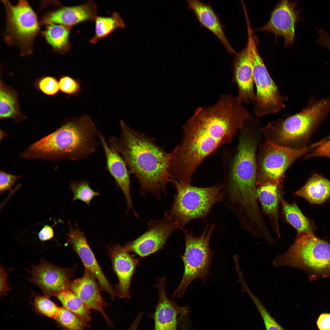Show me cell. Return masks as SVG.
<instances>
[{"instance_id":"6da1fadb","label":"cell","mask_w":330,"mask_h":330,"mask_svg":"<svg viewBox=\"0 0 330 330\" xmlns=\"http://www.w3.org/2000/svg\"><path fill=\"white\" fill-rule=\"evenodd\" d=\"M247 109L234 97L223 94L213 105L197 108L183 127L181 142L169 153L171 178L190 184L202 162L219 147L232 142L250 117Z\"/></svg>"},{"instance_id":"7a4b0ae2","label":"cell","mask_w":330,"mask_h":330,"mask_svg":"<svg viewBox=\"0 0 330 330\" xmlns=\"http://www.w3.org/2000/svg\"><path fill=\"white\" fill-rule=\"evenodd\" d=\"M120 127L119 137H111L110 146L121 155L130 173L138 179L141 195L150 193L161 200L162 194H167L171 178L169 153L154 138L135 130L123 120Z\"/></svg>"},{"instance_id":"3957f363","label":"cell","mask_w":330,"mask_h":330,"mask_svg":"<svg viewBox=\"0 0 330 330\" xmlns=\"http://www.w3.org/2000/svg\"><path fill=\"white\" fill-rule=\"evenodd\" d=\"M99 132L89 116L75 118L31 145L20 156L25 159L77 161L94 152Z\"/></svg>"},{"instance_id":"277c9868","label":"cell","mask_w":330,"mask_h":330,"mask_svg":"<svg viewBox=\"0 0 330 330\" xmlns=\"http://www.w3.org/2000/svg\"><path fill=\"white\" fill-rule=\"evenodd\" d=\"M256 143L246 133L240 137L229 180L224 185L223 201L236 215L251 218L261 214L257 202Z\"/></svg>"},{"instance_id":"5b68a950","label":"cell","mask_w":330,"mask_h":330,"mask_svg":"<svg viewBox=\"0 0 330 330\" xmlns=\"http://www.w3.org/2000/svg\"><path fill=\"white\" fill-rule=\"evenodd\" d=\"M277 268L288 267L306 273L310 280L330 277V243L314 233L297 232L295 240L273 261Z\"/></svg>"},{"instance_id":"8992f818","label":"cell","mask_w":330,"mask_h":330,"mask_svg":"<svg viewBox=\"0 0 330 330\" xmlns=\"http://www.w3.org/2000/svg\"><path fill=\"white\" fill-rule=\"evenodd\" d=\"M170 182L173 184L176 193L171 208L167 212L182 230L192 220L206 218L213 206L223 201L224 184L198 187L173 178Z\"/></svg>"},{"instance_id":"52a82bcc","label":"cell","mask_w":330,"mask_h":330,"mask_svg":"<svg viewBox=\"0 0 330 330\" xmlns=\"http://www.w3.org/2000/svg\"><path fill=\"white\" fill-rule=\"evenodd\" d=\"M215 228L214 223L208 224L199 236L187 229L182 230L185 240V252L181 257L184 272L173 297H182L193 281L200 278L204 283L210 274L214 252L210 249V241Z\"/></svg>"},{"instance_id":"ba28073f","label":"cell","mask_w":330,"mask_h":330,"mask_svg":"<svg viewBox=\"0 0 330 330\" xmlns=\"http://www.w3.org/2000/svg\"><path fill=\"white\" fill-rule=\"evenodd\" d=\"M330 111V96L310 104L300 112L269 123L264 130L282 143L300 142L309 138Z\"/></svg>"},{"instance_id":"9c48e42d","label":"cell","mask_w":330,"mask_h":330,"mask_svg":"<svg viewBox=\"0 0 330 330\" xmlns=\"http://www.w3.org/2000/svg\"><path fill=\"white\" fill-rule=\"evenodd\" d=\"M2 1L6 14L4 41L9 46L17 47L23 56L31 54L40 30L36 14L26 0H20L15 5L8 0Z\"/></svg>"},{"instance_id":"30bf717a","label":"cell","mask_w":330,"mask_h":330,"mask_svg":"<svg viewBox=\"0 0 330 330\" xmlns=\"http://www.w3.org/2000/svg\"><path fill=\"white\" fill-rule=\"evenodd\" d=\"M247 46L251 64L256 99L254 111L258 118L276 114L285 107L288 99L282 95L278 86L273 81L259 54L253 34L248 35Z\"/></svg>"},{"instance_id":"8fae6325","label":"cell","mask_w":330,"mask_h":330,"mask_svg":"<svg viewBox=\"0 0 330 330\" xmlns=\"http://www.w3.org/2000/svg\"><path fill=\"white\" fill-rule=\"evenodd\" d=\"M309 150L306 146L295 148L284 146L272 141H266L260 161V174L257 184L269 182L280 184L288 167Z\"/></svg>"},{"instance_id":"7c38bea8","label":"cell","mask_w":330,"mask_h":330,"mask_svg":"<svg viewBox=\"0 0 330 330\" xmlns=\"http://www.w3.org/2000/svg\"><path fill=\"white\" fill-rule=\"evenodd\" d=\"M148 225L143 233L122 246L124 250L133 252L141 258L145 257L163 248L168 237L179 229L167 211L161 219L150 220Z\"/></svg>"},{"instance_id":"4fadbf2b","label":"cell","mask_w":330,"mask_h":330,"mask_svg":"<svg viewBox=\"0 0 330 330\" xmlns=\"http://www.w3.org/2000/svg\"><path fill=\"white\" fill-rule=\"evenodd\" d=\"M297 6L296 1H280L274 7L267 23L263 26L253 30V32L265 31L272 33L276 38L283 37L286 46H292L294 42L295 27L301 20V10H296Z\"/></svg>"},{"instance_id":"5bb4252c","label":"cell","mask_w":330,"mask_h":330,"mask_svg":"<svg viewBox=\"0 0 330 330\" xmlns=\"http://www.w3.org/2000/svg\"><path fill=\"white\" fill-rule=\"evenodd\" d=\"M30 282L37 285L45 295L56 296L68 290L70 279L75 269L55 266L42 258L39 264L32 265Z\"/></svg>"},{"instance_id":"9a60e30c","label":"cell","mask_w":330,"mask_h":330,"mask_svg":"<svg viewBox=\"0 0 330 330\" xmlns=\"http://www.w3.org/2000/svg\"><path fill=\"white\" fill-rule=\"evenodd\" d=\"M69 233L66 234L67 243L72 245L75 252L78 255L86 268L96 277L101 289L107 293L113 300L116 296L115 291L104 275L87 240L84 233L77 224L73 227L68 221Z\"/></svg>"},{"instance_id":"2e32d148","label":"cell","mask_w":330,"mask_h":330,"mask_svg":"<svg viewBox=\"0 0 330 330\" xmlns=\"http://www.w3.org/2000/svg\"><path fill=\"white\" fill-rule=\"evenodd\" d=\"M108 249L113 269L119 280L115 290L116 296L130 299L131 281L139 259L124 250L122 246L118 244L108 247Z\"/></svg>"},{"instance_id":"e0dca14e","label":"cell","mask_w":330,"mask_h":330,"mask_svg":"<svg viewBox=\"0 0 330 330\" xmlns=\"http://www.w3.org/2000/svg\"><path fill=\"white\" fill-rule=\"evenodd\" d=\"M166 280L163 277L158 281L159 299L154 317V330H177L178 316H188L190 312L189 307L179 306L174 300L168 297L165 291Z\"/></svg>"},{"instance_id":"ac0fdd59","label":"cell","mask_w":330,"mask_h":330,"mask_svg":"<svg viewBox=\"0 0 330 330\" xmlns=\"http://www.w3.org/2000/svg\"><path fill=\"white\" fill-rule=\"evenodd\" d=\"M95 276L85 268L82 277L71 281L68 290L75 294L90 309L100 312L108 324L112 326V323L104 309L108 304L101 296V288Z\"/></svg>"},{"instance_id":"d6986e66","label":"cell","mask_w":330,"mask_h":330,"mask_svg":"<svg viewBox=\"0 0 330 330\" xmlns=\"http://www.w3.org/2000/svg\"><path fill=\"white\" fill-rule=\"evenodd\" d=\"M98 138L105 153L107 169L123 193L127 211H132L138 217V215L134 209L131 198L130 172L127 165L122 156L108 144L104 136L100 132Z\"/></svg>"},{"instance_id":"ffe728a7","label":"cell","mask_w":330,"mask_h":330,"mask_svg":"<svg viewBox=\"0 0 330 330\" xmlns=\"http://www.w3.org/2000/svg\"><path fill=\"white\" fill-rule=\"evenodd\" d=\"M97 14L96 3L91 1L77 6H61L46 13L41 23L47 25L59 24L72 27L87 21L95 20Z\"/></svg>"},{"instance_id":"44dd1931","label":"cell","mask_w":330,"mask_h":330,"mask_svg":"<svg viewBox=\"0 0 330 330\" xmlns=\"http://www.w3.org/2000/svg\"><path fill=\"white\" fill-rule=\"evenodd\" d=\"M233 81L238 89L237 97L242 103L254 104L256 93L251 64L247 45L235 54L233 61Z\"/></svg>"},{"instance_id":"7402d4cb","label":"cell","mask_w":330,"mask_h":330,"mask_svg":"<svg viewBox=\"0 0 330 330\" xmlns=\"http://www.w3.org/2000/svg\"><path fill=\"white\" fill-rule=\"evenodd\" d=\"M256 192L262 212L268 216L270 225L280 237L279 209L284 193L283 188L280 184L262 183L257 185Z\"/></svg>"},{"instance_id":"603a6c76","label":"cell","mask_w":330,"mask_h":330,"mask_svg":"<svg viewBox=\"0 0 330 330\" xmlns=\"http://www.w3.org/2000/svg\"><path fill=\"white\" fill-rule=\"evenodd\" d=\"M188 9L192 10L200 23L213 33L230 54L236 53L227 38L223 27L211 5L198 0H186Z\"/></svg>"},{"instance_id":"cb8c5ba5","label":"cell","mask_w":330,"mask_h":330,"mask_svg":"<svg viewBox=\"0 0 330 330\" xmlns=\"http://www.w3.org/2000/svg\"><path fill=\"white\" fill-rule=\"evenodd\" d=\"M295 194L311 204H323L330 197V180L321 175L314 173Z\"/></svg>"},{"instance_id":"d4e9b609","label":"cell","mask_w":330,"mask_h":330,"mask_svg":"<svg viewBox=\"0 0 330 330\" xmlns=\"http://www.w3.org/2000/svg\"><path fill=\"white\" fill-rule=\"evenodd\" d=\"M71 27L59 24L46 26L42 35L54 51L64 54L71 49L69 36Z\"/></svg>"},{"instance_id":"484cf974","label":"cell","mask_w":330,"mask_h":330,"mask_svg":"<svg viewBox=\"0 0 330 330\" xmlns=\"http://www.w3.org/2000/svg\"><path fill=\"white\" fill-rule=\"evenodd\" d=\"M0 86V118H10L20 122L25 117L20 112L17 93L1 80Z\"/></svg>"},{"instance_id":"4316f807","label":"cell","mask_w":330,"mask_h":330,"mask_svg":"<svg viewBox=\"0 0 330 330\" xmlns=\"http://www.w3.org/2000/svg\"><path fill=\"white\" fill-rule=\"evenodd\" d=\"M280 204L284 218L297 232L314 233L313 225L302 213L295 202L290 204L282 198Z\"/></svg>"},{"instance_id":"83f0119b","label":"cell","mask_w":330,"mask_h":330,"mask_svg":"<svg viewBox=\"0 0 330 330\" xmlns=\"http://www.w3.org/2000/svg\"><path fill=\"white\" fill-rule=\"evenodd\" d=\"M95 34L90 40V42L96 44L99 40L107 37L116 30L123 28L125 25L119 14L113 12L109 17L97 16L95 20Z\"/></svg>"},{"instance_id":"f1b7e54d","label":"cell","mask_w":330,"mask_h":330,"mask_svg":"<svg viewBox=\"0 0 330 330\" xmlns=\"http://www.w3.org/2000/svg\"><path fill=\"white\" fill-rule=\"evenodd\" d=\"M63 306L84 322L88 323L91 319L90 309L75 294L69 290L56 296Z\"/></svg>"},{"instance_id":"f546056e","label":"cell","mask_w":330,"mask_h":330,"mask_svg":"<svg viewBox=\"0 0 330 330\" xmlns=\"http://www.w3.org/2000/svg\"><path fill=\"white\" fill-rule=\"evenodd\" d=\"M64 330H86L91 326L63 306L54 319Z\"/></svg>"},{"instance_id":"4dcf8cb0","label":"cell","mask_w":330,"mask_h":330,"mask_svg":"<svg viewBox=\"0 0 330 330\" xmlns=\"http://www.w3.org/2000/svg\"><path fill=\"white\" fill-rule=\"evenodd\" d=\"M243 291L248 294L255 305L263 320L266 330H286L271 315L260 300L252 293L248 286H245Z\"/></svg>"},{"instance_id":"1f68e13d","label":"cell","mask_w":330,"mask_h":330,"mask_svg":"<svg viewBox=\"0 0 330 330\" xmlns=\"http://www.w3.org/2000/svg\"><path fill=\"white\" fill-rule=\"evenodd\" d=\"M69 188L73 193V201L79 200L88 206L90 205L94 197L100 195L98 192L94 191L91 188L89 183L86 181L72 182Z\"/></svg>"},{"instance_id":"d6a6232c","label":"cell","mask_w":330,"mask_h":330,"mask_svg":"<svg viewBox=\"0 0 330 330\" xmlns=\"http://www.w3.org/2000/svg\"><path fill=\"white\" fill-rule=\"evenodd\" d=\"M32 295L34 307L37 312L41 314L55 319L60 307L51 300L48 296L40 295L35 292L32 293Z\"/></svg>"},{"instance_id":"836d02e7","label":"cell","mask_w":330,"mask_h":330,"mask_svg":"<svg viewBox=\"0 0 330 330\" xmlns=\"http://www.w3.org/2000/svg\"><path fill=\"white\" fill-rule=\"evenodd\" d=\"M59 85L61 91L69 95H75L81 91L79 81L68 76L61 77L59 82Z\"/></svg>"},{"instance_id":"e575fe53","label":"cell","mask_w":330,"mask_h":330,"mask_svg":"<svg viewBox=\"0 0 330 330\" xmlns=\"http://www.w3.org/2000/svg\"><path fill=\"white\" fill-rule=\"evenodd\" d=\"M38 86L43 93L48 95H53L60 90L59 82L55 78L46 76L41 79L38 82Z\"/></svg>"},{"instance_id":"d590c367","label":"cell","mask_w":330,"mask_h":330,"mask_svg":"<svg viewBox=\"0 0 330 330\" xmlns=\"http://www.w3.org/2000/svg\"><path fill=\"white\" fill-rule=\"evenodd\" d=\"M20 175H16L5 172H0V193L3 194L8 190L11 191L17 179L20 178Z\"/></svg>"},{"instance_id":"8d00e7d4","label":"cell","mask_w":330,"mask_h":330,"mask_svg":"<svg viewBox=\"0 0 330 330\" xmlns=\"http://www.w3.org/2000/svg\"><path fill=\"white\" fill-rule=\"evenodd\" d=\"M317 157L330 158V139L323 142L306 156L307 158Z\"/></svg>"},{"instance_id":"74e56055","label":"cell","mask_w":330,"mask_h":330,"mask_svg":"<svg viewBox=\"0 0 330 330\" xmlns=\"http://www.w3.org/2000/svg\"><path fill=\"white\" fill-rule=\"evenodd\" d=\"M318 34L317 40L318 44L327 47L330 51V35L323 29L316 28Z\"/></svg>"},{"instance_id":"f35d334b","label":"cell","mask_w":330,"mask_h":330,"mask_svg":"<svg viewBox=\"0 0 330 330\" xmlns=\"http://www.w3.org/2000/svg\"><path fill=\"white\" fill-rule=\"evenodd\" d=\"M54 233L53 226L44 225L38 234L40 240L45 241L50 240L53 238Z\"/></svg>"},{"instance_id":"ab89813d","label":"cell","mask_w":330,"mask_h":330,"mask_svg":"<svg viewBox=\"0 0 330 330\" xmlns=\"http://www.w3.org/2000/svg\"><path fill=\"white\" fill-rule=\"evenodd\" d=\"M319 330H330V314L324 313L320 315L317 321Z\"/></svg>"},{"instance_id":"60d3db41","label":"cell","mask_w":330,"mask_h":330,"mask_svg":"<svg viewBox=\"0 0 330 330\" xmlns=\"http://www.w3.org/2000/svg\"><path fill=\"white\" fill-rule=\"evenodd\" d=\"M7 274L3 267L0 266V293L1 295H4L9 288L7 283Z\"/></svg>"},{"instance_id":"b9f144b4","label":"cell","mask_w":330,"mask_h":330,"mask_svg":"<svg viewBox=\"0 0 330 330\" xmlns=\"http://www.w3.org/2000/svg\"><path fill=\"white\" fill-rule=\"evenodd\" d=\"M143 315V312H141L139 313L133 322L130 327L127 330H137Z\"/></svg>"},{"instance_id":"7bdbcfd3","label":"cell","mask_w":330,"mask_h":330,"mask_svg":"<svg viewBox=\"0 0 330 330\" xmlns=\"http://www.w3.org/2000/svg\"><path fill=\"white\" fill-rule=\"evenodd\" d=\"M329 139H330V135L323 138L320 141L321 143H322Z\"/></svg>"},{"instance_id":"ee69618b","label":"cell","mask_w":330,"mask_h":330,"mask_svg":"<svg viewBox=\"0 0 330 330\" xmlns=\"http://www.w3.org/2000/svg\"><path fill=\"white\" fill-rule=\"evenodd\" d=\"M6 134L3 131H2L1 130V132H0V138H0V139L1 140L4 137L6 136Z\"/></svg>"}]
</instances>
